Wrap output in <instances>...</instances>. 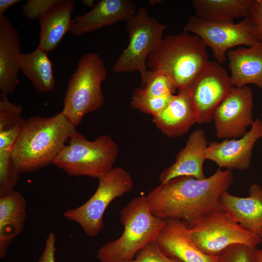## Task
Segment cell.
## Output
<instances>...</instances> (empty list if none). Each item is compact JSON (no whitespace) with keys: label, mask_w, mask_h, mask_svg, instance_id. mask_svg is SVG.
I'll list each match as a JSON object with an SVG mask.
<instances>
[{"label":"cell","mask_w":262,"mask_h":262,"mask_svg":"<svg viewBox=\"0 0 262 262\" xmlns=\"http://www.w3.org/2000/svg\"><path fill=\"white\" fill-rule=\"evenodd\" d=\"M233 180L232 170L219 168L203 179L190 176L174 178L155 187L146 196L156 216L189 223L207 212L221 208V196Z\"/></svg>","instance_id":"cell-1"},{"label":"cell","mask_w":262,"mask_h":262,"mask_svg":"<svg viewBox=\"0 0 262 262\" xmlns=\"http://www.w3.org/2000/svg\"><path fill=\"white\" fill-rule=\"evenodd\" d=\"M77 131L62 113L51 117L39 115L26 120L12 149L20 173L34 172L52 164Z\"/></svg>","instance_id":"cell-2"},{"label":"cell","mask_w":262,"mask_h":262,"mask_svg":"<svg viewBox=\"0 0 262 262\" xmlns=\"http://www.w3.org/2000/svg\"><path fill=\"white\" fill-rule=\"evenodd\" d=\"M206 48L195 34L183 31L167 35L148 55L147 66L165 73L177 89L187 88L210 61Z\"/></svg>","instance_id":"cell-3"},{"label":"cell","mask_w":262,"mask_h":262,"mask_svg":"<svg viewBox=\"0 0 262 262\" xmlns=\"http://www.w3.org/2000/svg\"><path fill=\"white\" fill-rule=\"evenodd\" d=\"M124 227L121 235L101 246L97 258L100 262H122L133 259L148 244L155 242L164 220L151 212L146 196L136 197L120 212Z\"/></svg>","instance_id":"cell-4"},{"label":"cell","mask_w":262,"mask_h":262,"mask_svg":"<svg viewBox=\"0 0 262 262\" xmlns=\"http://www.w3.org/2000/svg\"><path fill=\"white\" fill-rule=\"evenodd\" d=\"M107 76L104 61L98 54L87 52L79 60L68 81L61 112L76 127L86 114L104 104L101 84Z\"/></svg>","instance_id":"cell-5"},{"label":"cell","mask_w":262,"mask_h":262,"mask_svg":"<svg viewBox=\"0 0 262 262\" xmlns=\"http://www.w3.org/2000/svg\"><path fill=\"white\" fill-rule=\"evenodd\" d=\"M67 142L52 164L68 175L98 179L114 167L119 150L110 135L90 141L76 131Z\"/></svg>","instance_id":"cell-6"},{"label":"cell","mask_w":262,"mask_h":262,"mask_svg":"<svg viewBox=\"0 0 262 262\" xmlns=\"http://www.w3.org/2000/svg\"><path fill=\"white\" fill-rule=\"evenodd\" d=\"M188 224L192 240L208 255L217 256L234 244L256 248L261 244L259 235L236 222L222 207L207 212Z\"/></svg>","instance_id":"cell-7"},{"label":"cell","mask_w":262,"mask_h":262,"mask_svg":"<svg viewBox=\"0 0 262 262\" xmlns=\"http://www.w3.org/2000/svg\"><path fill=\"white\" fill-rule=\"evenodd\" d=\"M98 179V187L91 197L82 205L63 213L66 219L79 224L90 237L97 236L103 229V215L110 204L130 192L133 185L131 175L120 167H114Z\"/></svg>","instance_id":"cell-8"},{"label":"cell","mask_w":262,"mask_h":262,"mask_svg":"<svg viewBox=\"0 0 262 262\" xmlns=\"http://www.w3.org/2000/svg\"><path fill=\"white\" fill-rule=\"evenodd\" d=\"M166 26L149 15L145 8L137 10L126 22L129 42L113 66L115 73L139 71L142 84L149 70L147 66L148 55L164 37Z\"/></svg>","instance_id":"cell-9"},{"label":"cell","mask_w":262,"mask_h":262,"mask_svg":"<svg viewBox=\"0 0 262 262\" xmlns=\"http://www.w3.org/2000/svg\"><path fill=\"white\" fill-rule=\"evenodd\" d=\"M183 31L198 36L206 47L211 48L220 65L227 60L229 50L240 45L252 46L261 42L255 34V26L249 16L235 23L209 22L192 16Z\"/></svg>","instance_id":"cell-10"},{"label":"cell","mask_w":262,"mask_h":262,"mask_svg":"<svg viewBox=\"0 0 262 262\" xmlns=\"http://www.w3.org/2000/svg\"><path fill=\"white\" fill-rule=\"evenodd\" d=\"M234 86L226 70L216 61H209L187 88L197 114V123H210L217 106Z\"/></svg>","instance_id":"cell-11"},{"label":"cell","mask_w":262,"mask_h":262,"mask_svg":"<svg viewBox=\"0 0 262 262\" xmlns=\"http://www.w3.org/2000/svg\"><path fill=\"white\" fill-rule=\"evenodd\" d=\"M253 93L246 86L233 87L215 109L213 119L215 135L220 139L240 138L252 125Z\"/></svg>","instance_id":"cell-12"},{"label":"cell","mask_w":262,"mask_h":262,"mask_svg":"<svg viewBox=\"0 0 262 262\" xmlns=\"http://www.w3.org/2000/svg\"><path fill=\"white\" fill-rule=\"evenodd\" d=\"M262 137L261 120L256 118L242 137L209 143L205 150L206 159L214 162L219 168L245 170L250 166L254 146Z\"/></svg>","instance_id":"cell-13"},{"label":"cell","mask_w":262,"mask_h":262,"mask_svg":"<svg viewBox=\"0 0 262 262\" xmlns=\"http://www.w3.org/2000/svg\"><path fill=\"white\" fill-rule=\"evenodd\" d=\"M155 242L167 256L181 262H216L217 256L208 255L194 243L188 224L178 219L166 218Z\"/></svg>","instance_id":"cell-14"},{"label":"cell","mask_w":262,"mask_h":262,"mask_svg":"<svg viewBox=\"0 0 262 262\" xmlns=\"http://www.w3.org/2000/svg\"><path fill=\"white\" fill-rule=\"evenodd\" d=\"M152 121L165 136L174 138L182 136L197 123V111L188 88L178 89L170 100Z\"/></svg>","instance_id":"cell-15"},{"label":"cell","mask_w":262,"mask_h":262,"mask_svg":"<svg viewBox=\"0 0 262 262\" xmlns=\"http://www.w3.org/2000/svg\"><path fill=\"white\" fill-rule=\"evenodd\" d=\"M208 145L203 130L192 131L184 147L177 155L175 162L160 173L161 184L181 176H190L199 180L205 178L203 164L207 160L205 150Z\"/></svg>","instance_id":"cell-16"},{"label":"cell","mask_w":262,"mask_h":262,"mask_svg":"<svg viewBox=\"0 0 262 262\" xmlns=\"http://www.w3.org/2000/svg\"><path fill=\"white\" fill-rule=\"evenodd\" d=\"M136 6L131 0H101L87 13L77 16L70 30L80 36L119 21H127L135 14Z\"/></svg>","instance_id":"cell-17"},{"label":"cell","mask_w":262,"mask_h":262,"mask_svg":"<svg viewBox=\"0 0 262 262\" xmlns=\"http://www.w3.org/2000/svg\"><path fill=\"white\" fill-rule=\"evenodd\" d=\"M20 39L18 30L9 18L0 17V90L5 96L12 94L18 83Z\"/></svg>","instance_id":"cell-18"},{"label":"cell","mask_w":262,"mask_h":262,"mask_svg":"<svg viewBox=\"0 0 262 262\" xmlns=\"http://www.w3.org/2000/svg\"><path fill=\"white\" fill-rule=\"evenodd\" d=\"M249 196L240 197L225 192L220 198L222 209L246 229L260 236L262 233V187L251 184Z\"/></svg>","instance_id":"cell-19"},{"label":"cell","mask_w":262,"mask_h":262,"mask_svg":"<svg viewBox=\"0 0 262 262\" xmlns=\"http://www.w3.org/2000/svg\"><path fill=\"white\" fill-rule=\"evenodd\" d=\"M227 57L233 86L253 84L262 89V41L248 48L230 49Z\"/></svg>","instance_id":"cell-20"},{"label":"cell","mask_w":262,"mask_h":262,"mask_svg":"<svg viewBox=\"0 0 262 262\" xmlns=\"http://www.w3.org/2000/svg\"><path fill=\"white\" fill-rule=\"evenodd\" d=\"M75 6L73 0H59L40 17V41L37 49L48 53L58 46L72 28L74 20L71 15Z\"/></svg>","instance_id":"cell-21"},{"label":"cell","mask_w":262,"mask_h":262,"mask_svg":"<svg viewBox=\"0 0 262 262\" xmlns=\"http://www.w3.org/2000/svg\"><path fill=\"white\" fill-rule=\"evenodd\" d=\"M25 198L14 190L0 197V259L6 256L13 240L22 231L27 215Z\"/></svg>","instance_id":"cell-22"},{"label":"cell","mask_w":262,"mask_h":262,"mask_svg":"<svg viewBox=\"0 0 262 262\" xmlns=\"http://www.w3.org/2000/svg\"><path fill=\"white\" fill-rule=\"evenodd\" d=\"M253 0H194L197 17L204 20L233 23L236 18L250 15Z\"/></svg>","instance_id":"cell-23"},{"label":"cell","mask_w":262,"mask_h":262,"mask_svg":"<svg viewBox=\"0 0 262 262\" xmlns=\"http://www.w3.org/2000/svg\"><path fill=\"white\" fill-rule=\"evenodd\" d=\"M47 54L36 48L29 53H21L19 59L20 69L41 93L51 91L55 86L53 64Z\"/></svg>","instance_id":"cell-24"},{"label":"cell","mask_w":262,"mask_h":262,"mask_svg":"<svg viewBox=\"0 0 262 262\" xmlns=\"http://www.w3.org/2000/svg\"><path fill=\"white\" fill-rule=\"evenodd\" d=\"M22 107L0 95V147L12 148L21 132L26 120L22 116Z\"/></svg>","instance_id":"cell-25"},{"label":"cell","mask_w":262,"mask_h":262,"mask_svg":"<svg viewBox=\"0 0 262 262\" xmlns=\"http://www.w3.org/2000/svg\"><path fill=\"white\" fill-rule=\"evenodd\" d=\"M20 173L12 155V150H0V197L15 190Z\"/></svg>","instance_id":"cell-26"},{"label":"cell","mask_w":262,"mask_h":262,"mask_svg":"<svg viewBox=\"0 0 262 262\" xmlns=\"http://www.w3.org/2000/svg\"><path fill=\"white\" fill-rule=\"evenodd\" d=\"M173 95L161 97L152 96L145 93L141 88L138 87L133 93L130 106L133 109L151 115L153 117L162 112Z\"/></svg>","instance_id":"cell-27"},{"label":"cell","mask_w":262,"mask_h":262,"mask_svg":"<svg viewBox=\"0 0 262 262\" xmlns=\"http://www.w3.org/2000/svg\"><path fill=\"white\" fill-rule=\"evenodd\" d=\"M142 85L143 87L141 89L145 93L158 97L174 95L178 90L173 82L165 73L150 70Z\"/></svg>","instance_id":"cell-28"},{"label":"cell","mask_w":262,"mask_h":262,"mask_svg":"<svg viewBox=\"0 0 262 262\" xmlns=\"http://www.w3.org/2000/svg\"><path fill=\"white\" fill-rule=\"evenodd\" d=\"M257 250L244 244H234L217 255L216 262H257Z\"/></svg>","instance_id":"cell-29"},{"label":"cell","mask_w":262,"mask_h":262,"mask_svg":"<svg viewBox=\"0 0 262 262\" xmlns=\"http://www.w3.org/2000/svg\"><path fill=\"white\" fill-rule=\"evenodd\" d=\"M122 262H181L167 256L155 242H151L139 251L133 259Z\"/></svg>","instance_id":"cell-30"},{"label":"cell","mask_w":262,"mask_h":262,"mask_svg":"<svg viewBox=\"0 0 262 262\" xmlns=\"http://www.w3.org/2000/svg\"><path fill=\"white\" fill-rule=\"evenodd\" d=\"M59 0H29L22 6L25 17L30 20L40 17L54 6Z\"/></svg>","instance_id":"cell-31"},{"label":"cell","mask_w":262,"mask_h":262,"mask_svg":"<svg viewBox=\"0 0 262 262\" xmlns=\"http://www.w3.org/2000/svg\"><path fill=\"white\" fill-rule=\"evenodd\" d=\"M255 26V34L262 41V0H253L249 16Z\"/></svg>","instance_id":"cell-32"},{"label":"cell","mask_w":262,"mask_h":262,"mask_svg":"<svg viewBox=\"0 0 262 262\" xmlns=\"http://www.w3.org/2000/svg\"><path fill=\"white\" fill-rule=\"evenodd\" d=\"M56 236L51 232L48 235L42 252L36 262H55Z\"/></svg>","instance_id":"cell-33"},{"label":"cell","mask_w":262,"mask_h":262,"mask_svg":"<svg viewBox=\"0 0 262 262\" xmlns=\"http://www.w3.org/2000/svg\"><path fill=\"white\" fill-rule=\"evenodd\" d=\"M20 1V0H0V17L4 16L9 8Z\"/></svg>","instance_id":"cell-34"},{"label":"cell","mask_w":262,"mask_h":262,"mask_svg":"<svg viewBox=\"0 0 262 262\" xmlns=\"http://www.w3.org/2000/svg\"><path fill=\"white\" fill-rule=\"evenodd\" d=\"M82 3L86 6L94 8L96 4L95 3V0H82Z\"/></svg>","instance_id":"cell-35"},{"label":"cell","mask_w":262,"mask_h":262,"mask_svg":"<svg viewBox=\"0 0 262 262\" xmlns=\"http://www.w3.org/2000/svg\"><path fill=\"white\" fill-rule=\"evenodd\" d=\"M257 262H262V249H257L256 252Z\"/></svg>","instance_id":"cell-36"},{"label":"cell","mask_w":262,"mask_h":262,"mask_svg":"<svg viewBox=\"0 0 262 262\" xmlns=\"http://www.w3.org/2000/svg\"><path fill=\"white\" fill-rule=\"evenodd\" d=\"M262 113H261V117H262V119L261 120V131H262Z\"/></svg>","instance_id":"cell-37"},{"label":"cell","mask_w":262,"mask_h":262,"mask_svg":"<svg viewBox=\"0 0 262 262\" xmlns=\"http://www.w3.org/2000/svg\"><path fill=\"white\" fill-rule=\"evenodd\" d=\"M260 236L261 239V246H262V233H261V234L260 235Z\"/></svg>","instance_id":"cell-38"}]
</instances>
